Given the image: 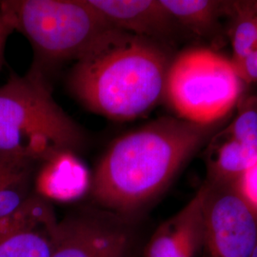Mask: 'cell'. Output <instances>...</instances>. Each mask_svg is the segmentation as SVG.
I'll return each mask as SVG.
<instances>
[{"mask_svg":"<svg viewBox=\"0 0 257 257\" xmlns=\"http://www.w3.org/2000/svg\"><path fill=\"white\" fill-rule=\"evenodd\" d=\"M230 116L211 124L162 116L120 136L92 176L93 198L118 215L142 210L165 191Z\"/></svg>","mask_w":257,"mask_h":257,"instance_id":"cell-1","label":"cell"},{"mask_svg":"<svg viewBox=\"0 0 257 257\" xmlns=\"http://www.w3.org/2000/svg\"><path fill=\"white\" fill-rule=\"evenodd\" d=\"M173 49L118 30L75 62L69 77L88 110L117 121L137 119L165 97Z\"/></svg>","mask_w":257,"mask_h":257,"instance_id":"cell-2","label":"cell"},{"mask_svg":"<svg viewBox=\"0 0 257 257\" xmlns=\"http://www.w3.org/2000/svg\"><path fill=\"white\" fill-rule=\"evenodd\" d=\"M79 125L55 102L44 74L32 68L0 86V151L42 162L84 146Z\"/></svg>","mask_w":257,"mask_h":257,"instance_id":"cell-3","label":"cell"},{"mask_svg":"<svg viewBox=\"0 0 257 257\" xmlns=\"http://www.w3.org/2000/svg\"><path fill=\"white\" fill-rule=\"evenodd\" d=\"M0 5L40 62L75 63L116 30L88 0H7Z\"/></svg>","mask_w":257,"mask_h":257,"instance_id":"cell-4","label":"cell"},{"mask_svg":"<svg viewBox=\"0 0 257 257\" xmlns=\"http://www.w3.org/2000/svg\"><path fill=\"white\" fill-rule=\"evenodd\" d=\"M248 88L230 58L209 48L192 47L174 56L164 100L177 117L211 124L231 115Z\"/></svg>","mask_w":257,"mask_h":257,"instance_id":"cell-5","label":"cell"},{"mask_svg":"<svg viewBox=\"0 0 257 257\" xmlns=\"http://www.w3.org/2000/svg\"><path fill=\"white\" fill-rule=\"evenodd\" d=\"M201 257H251L257 243V214L232 185L205 183Z\"/></svg>","mask_w":257,"mask_h":257,"instance_id":"cell-6","label":"cell"},{"mask_svg":"<svg viewBox=\"0 0 257 257\" xmlns=\"http://www.w3.org/2000/svg\"><path fill=\"white\" fill-rule=\"evenodd\" d=\"M205 149V183L211 186L233 185L256 163L257 92H245Z\"/></svg>","mask_w":257,"mask_h":257,"instance_id":"cell-7","label":"cell"},{"mask_svg":"<svg viewBox=\"0 0 257 257\" xmlns=\"http://www.w3.org/2000/svg\"><path fill=\"white\" fill-rule=\"evenodd\" d=\"M130 233L121 222L82 215L59 222L50 257H128Z\"/></svg>","mask_w":257,"mask_h":257,"instance_id":"cell-8","label":"cell"},{"mask_svg":"<svg viewBox=\"0 0 257 257\" xmlns=\"http://www.w3.org/2000/svg\"><path fill=\"white\" fill-rule=\"evenodd\" d=\"M110 26L174 50L189 39L161 0H88Z\"/></svg>","mask_w":257,"mask_h":257,"instance_id":"cell-9","label":"cell"},{"mask_svg":"<svg viewBox=\"0 0 257 257\" xmlns=\"http://www.w3.org/2000/svg\"><path fill=\"white\" fill-rule=\"evenodd\" d=\"M207 187H202L181 210L153 233L144 257H201Z\"/></svg>","mask_w":257,"mask_h":257,"instance_id":"cell-10","label":"cell"},{"mask_svg":"<svg viewBox=\"0 0 257 257\" xmlns=\"http://www.w3.org/2000/svg\"><path fill=\"white\" fill-rule=\"evenodd\" d=\"M92 175L74 152L64 151L39 163L34 179L36 194L47 201L73 202L91 190Z\"/></svg>","mask_w":257,"mask_h":257,"instance_id":"cell-11","label":"cell"},{"mask_svg":"<svg viewBox=\"0 0 257 257\" xmlns=\"http://www.w3.org/2000/svg\"><path fill=\"white\" fill-rule=\"evenodd\" d=\"M188 38L209 40L220 46L228 37L230 19L226 1L161 0Z\"/></svg>","mask_w":257,"mask_h":257,"instance_id":"cell-12","label":"cell"},{"mask_svg":"<svg viewBox=\"0 0 257 257\" xmlns=\"http://www.w3.org/2000/svg\"><path fill=\"white\" fill-rule=\"evenodd\" d=\"M40 162L27 156L0 151V217L16 211L33 194Z\"/></svg>","mask_w":257,"mask_h":257,"instance_id":"cell-13","label":"cell"},{"mask_svg":"<svg viewBox=\"0 0 257 257\" xmlns=\"http://www.w3.org/2000/svg\"><path fill=\"white\" fill-rule=\"evenodd\" d=\"M231 45V63L248 86L257 85V16L237 19L228 33Z\"/></svg>","mask_w":257,"mask_h":257,"instance_id":"cell-14","label":"cell"},{"mask_svg":"<svg viewBox=\"0 0 257 257\" xmlns=\"http://www.w3.org/2000/svg\"><path fill=\"white\" fill-rule=\"evenodd\" d=\"M59 221L0 239V257H50Z\"/></svg>","mask_w":257,"mask_h":257,"instance_id":"cell-15","label":"cell"},{"mask_svg":"<svg viewBox=\"0 0 257 257\" xmlns=\"http://www.w3.org/2000/svg\"><path fill=\"white\" fill-rule=\"evenodd\" d=\"M232 186L257 214V162Z\"/></svg>","mask_w":257,"mask_h":257,"instance_id":"cell-16","label":"cell"},{"mask_svg":"<svg viewBox=\"0 0 257 257\" xmlns=\"http://www.w3.org/2000/svg\"><path fill=\"white\" fill-rule=\"evenodd\" d=\"M15 31V23L12 15L8 10L0 5V71L4 63V54L7 40Z\"/></svg>","mask_w":257,"mask_h":257,"instance_id":"cell-17","label":"cell"},{"mask_svg":"<svg viewBox=\"0 0 257 257\" xmlns=\"http://www.w3.org/2000/svg\"><path fill=\"white\" fill-rule=\"evenodd\" d=\"M251 257H257V243L256 245H255V247H254V249H253V251H252V254H251Z\"/></svg>","mask_w":257,"mask_h":257,"instance_id":"cell-18","label":"cell"}]
</instances>
